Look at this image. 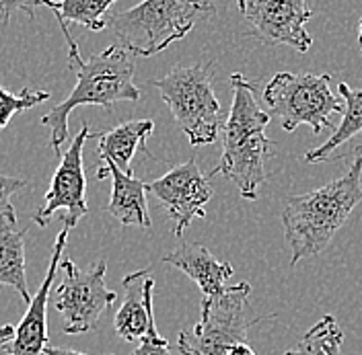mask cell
Instances as JSON below:
<instances>
[{
  "label": "cell",
  "instance_id": "1",
  "mask_svg": "<svg viewBox=\"0 0 362 355\" xmlns=\"http://www.w3.org/2000/svg\"><path fill=\"white\" fill-rule=\"evenodd\" d=\"M233 105L226 117L221 140L223 155L221 162L208 173L210 177L221 175L235 183L241 198L257 200L259 185L266 183V160L274 156L272 142L266 136L270 113L257 103V83L247 80L241 72L230 74Z\"/></svg>",
  "mask_w": 362,
  "mask_h": 355
},
{
  "label": "cell",
  "instance_id": "2",
  "mask_svg": "<svg viewBox=\"0 0 362 355\" xmlns=\"http://www.w3.org/2000/svg\"><path fill=\"white\" fill-rule=\"evenodd\" d=\"M361 201L362 146H358L350 169L341 177L315 191L286 198L282 224L293 253L291 267L307 257L321 255Z\"/></svg>",
  "mask_w": 362,
  "mask_h": 355
},
{
  "label": "cell",
  "instance_id": "3",
  "mask_svg": "<svg viewBox=\"0 0 362 355\" xmlns=\"http://www.w3.org/2000/svg\"><path fill=\"white\" fill-rule=\"evenodd\" d=\"M76 85L66 99L42 117V124L49 128V148L56 156H62V144L68 138V117L83 105H97L112 112L115 103L138 101L140 89L134 85V54L122 44L107 45L103 52L81 60L74 66Z\"/></svg>",
  "mask_w": 362,
  "mask_h": 355
},
{
  "label": "cell",
  "instance_id": "4",
  "mask_svg": "<svg viewBox=\"0 0 362 355\" xmlns=\"http://www.w3.org/2000/svg\"><path fill=\"white\" fill-rule=\"evenodd\" d=\"M214 13L216 6L210 0H142L134 8L110 15L107 27L117 44L134 56L151 58L183 40L196 23Z\"/></svg>",
  "mask_w": 362,
  "mask_h": 355
},
{
  "label": "cell",
  "instance_id": "5",
  "mask_svg": "<svg viewBox=\"0 0 362 355\" xmlns=\"http://www.w3.org/2000/svg\"><path fill=\"white\" fill-rule=\"evenodd\" d=\"M210 70L212 62L194 64L175 68L167 76L151 80L192 146L214 144L226 121L212 89Z\"/></svg>",
  "mask_w": 362,
  "mask_h": 355
},
{
  "label": "cell",
  "instance_id": "6",
  "mask_svg": "<svg viewBox=\"0 0 362 355\" xmlns=\"http://www.w3.org/2000/svg\"><path fill=\"white\" fill-rule=\"evenodd\" d=\"M264 103L280 119L284 132L309 126L315 136L332 128V115L346 109L339 92L332 90V76L311 72H278L264 90Z\"/></svg>",
  "mask_w": 362,
  "mask_h": 355
},
{
  "label": "cell",
  "instance_id": "7",
  "mask_svg": "<svg viewBox=\"0 0 362 355\" xmlns=\"http://www.w3.org/2000/svg\"><path fill=\"white\" fill-rule=\"evenodd\" d=\"M249 294L251 286L241 282L218 296H204L200 323L177 335L180 355H228L237 343L247 341L251 325L262 320L247 316Z\"/></svg>",
  "mask_w": 362,
  "mask_h": 355
},
{
  "label": "cell",
  "instance_id": "8",
  "mask_svg": "<svg viewBox=\"0 0 362 355\" xmlns=\"http://www.w3.org/2000/svg\"><path fill=\"white\" fill-rule=\"evenodd\" d=\"M62 282L56 288V311L62 316V331L83 335L95 331L99 318L110 311L117 294L107 288V263L99 261L89 269H81L74 261L62 259Z\"/></svg>",
  "mask_w": 362,
  "mask_h": 355
},
{
  "label": "cell",
  "instance_id": "9",
  "mask_svg": "<svg viewBox=\"0 0 362 355\" xmlns=\"http://www.w3.org/2000/svg\"><path fill=\"white\" fill-rule=\"evenodd\" d=\"M97 133H90L89 124L83 121L78 133L72 138L70 146L64 155L60 156V164L52 177L49 189L45 193L42 207L31 216V222L37 226H47V222L62 212V222L66 228H74L89 214L87 205V177H85V164H83V150L89 138Z\"/></svg>",
  "mask_w": 362,
  "mask_h": 355
},
{
  "label": "cell",
  "instance_id": "10",
  "mask_svg": "<svg viewBox=\"0 0 362 355\" xmlns=\"http://www.w3.org/2000/svg\"><path fill=\"white\" fill-rule=\"evenodd\" d=\"M239 13L255 37L272 45H286L305 54L313 45L307 23L313 17L309 0H237Z\"/></svg>",
  "mask_w": 362,
  "mask_h": 355
},
{
  "label": "cell",
  "instance_id": "11",
  "mask_svg": "<svg viewBox=\"0 0 362 355\" xmlns=\"http://www.w3.org/2000/svg\"><path fill=\"white\" fill-rule=\"evenodd\" d=\"M210 175H202L194 158L173 167L167 175L153 183H146L165 214L173 222V234L181 239L185 228L194 220L206 216V203L212 198V187L208 183Z\"/></svg>",
  "mask_w": 362,
  "mask_h": 355
},
{
  "label": "cell",
  "instance_id": "12",
  "mask_svg": "<svg viewBox=\"0 0 362 355\" xmlns=\"http://www.w3.org/2000/svg\"><path fill=\"white\" fill-rule=\"evenodd\" d=\"M68 232L70 228H62L56 236V243L52 248L49 267L45 271L44 282L40 289L33 294L31 302L27 304V312L21 323L15 327V339L4 347L6 355H45L47 347V302H49V289L54 286V277L58 273V267L62 263V255L66 248Z\"/></svg>",
  "mask_w": 362,
  "mask_h": 355
},
{
  "label": "cell",
  "instance_id": "13",
  "mask_svg": "<svg viewBox=\"0 0 362 355\" xmlns=\"http://www.w3.org/2000/svg\"><path fill=\"white\" fill-rule=\"evenodd\" d=\"M124 300L119 311L115 312L113 327L128 343H140L148 337H160L155 325V311H153V289H155V275L151 269H140L128 273L122 279Z\"/></svg>",
  "mask_w": 362,
  "mask_h": 355
},
{
  "label": "cell",
  "instance_id": "14",
  "mask_svg": "<svg viewBox=\"0 0 362 355\" xmlns=\"http://www.w3.org/2000/svg\"><path fill=\"white\" fill-rule=\"evenodd\" d=\"M165 263L177 267L189 279L198 284L204 296L212 298L226 289V282L233 277L235 269L226 261H218L204 244L183 243L175 251L163 257Z\"/></svg>",
  "mask_w": 362,
  "mask_h": 355
},
{
  "label": "cell",
  "instance_id": "15",
  "mask_svg": "<svg viewBox=\"0 0 362 355\" xmlns=\"http://www.w3.org/2000/svg\"><path fill=\"white\" fill-rule=\"evenodd\" d=\"M103 164L110 169L112 179V198L107 203V212L124 226L151 228L153 224L146 203V183L132 175H126L112 160H103Z\"/></svg>",
  "mask_w": 362,
  "mask_h": 355
},
{
  "label": "cell",
  "instance_id": "16",
  "mask_svg": "<svg viewBox=\"0 0 362 355\" xmlns=\"http://www.w3.org/2000/svg\"><path fill=\"white\" fill-rule=\"evenodd\" d=\"M155 132L153 119H132L115 126L105 133H97V150L101 160H112L113 164L124 171L126 175H132V160L138 148H142L146 155V140Z\"/></svg>",
  "mask_w": 362,
  "mask_h": 355
},
{
  "label": "cell",
  "instance_id": "17",
  "mask_svg": "<svg viewBox=\"0 0 362 355\" xmlns=\"http://www.w3.org/2000/svg\"><path fill=\"white\" fill-rule=\"evenodd\" d=\"M56 19L60 23V29L66 37L68 44V66H74L81 62V52L74 42L68 23H78L90 31H103L107 27V11L117 0H56Z\"/></svg>",
  "mask_w": 362,
  "mask_h": 355
},
{
  "label": "cell",
  "instance_id": "18",
  "mask_svg": "<svg viewBox=\"0 0 362 355\" xmlns=\"http://www.w3.org/2000/svg\"><path fill=\"white\" fill-rule=\"evenodd\" d=\"M25 230L0 226V286L13 288L25 304L31 302V291L25 275Z\"/></svg>",
  "mask_w": 362,
  "mask_h": 355
},
{
  "label": "cell",
  "instance_id": "19",
  "mask_svg": "<svg viewBox=\"0 0 362 355\" xmlns=\"http://www.w3.org/2000/svg\"><path fill=\"white\" fill-rule=\"evenodd\" d=\"M338 92L346 103V109L341 113V124L327 142H323L321 146H317L305 155V162L313 164V162L329 160L338 146L362 133V89H350L346 83H339Z\"/></svg>",
  "mask_w": 362,
  "mask_h": 355
},
{
  "label": "cell",
  "instance_id": "20",
  "mask_svg": "<svg viewBox=\"0 0 362 355\" xmlns=\"http://www.w3.org/2000/svg\"><path fill=\"white\" fill-rule=\"evenodd\" d=\"M344 331L339 329L336 316L325 314L315 323L300 341L282 355H341Z\"/></svg>",
  "mask_w": 362,
  "mask_h": 355
},
{
  "label": "cell",
  "instance_id": "21",
  "mask_svg": "<svg viewBox=\"0 0 362 355\" xmlns=\"http://www.w3.org/2000/svg\"><path fill=\"white\" fill-rule=\"evenodd\" d=\"M49 99L47 90L23 89L21 92H11L0 85V130H6L11 119L17 113H25Z\"/></svg>",
  "mask_w": 362,
  "mask_h": 355
},
{
  "label": "cell",
  "instance_id": "22",
  "mask_svg": "<svg viewBox=\"0 0 362 355\" xmlns=\"http://www.w3.org/2000/svg\"><path fill=\"white\" fill-rule=\"evenodd\" d=\"M27 183L19 177L0 175V226L17 228V214L13 207V195Z\"/></svg>",
  "mask_w": 362,
  "mask_h": 355
},
{
  "label": "cell",
  "instance_id": "23",
  "mask_svg": "<svg viewBox=\"0 0 362 355\" xmlns=\"http://www.w3.org/2000/svg\"><path fill=\"white\" fill-rule=\"evenodd\" d=\"M40 4H42V0H0V29H4L11 23V17L19 11L27 13L33 19L35 8Z\"/></svg>",
  "mask_w": 362,
  "mask_h": 355
},
{
  "label": "cell",
  "instance_id": "24",
  "mask_svg": "<svg viewBox=\"0 0 362 355\" xmlns=\"http://www.w3.org/2000/svg\"><path fill=\"white\" fill-rule=\"evenodd\" d=\"M132 355H171V349H169V343L167 339L163 337H148L144 341L138 343Z\"/></svg>",
  "mask_w": 362,
  "mask_h": 355
},
{
  "label": "cell",
  "instance_id": "25",
  "mask_svg": "<svg viewBox=\"0 0 362 355\" xmlns=\"http://www.w3.org/2000/svg\"><path fill=\"white\" fill-rule=\"evenodd\" d=\"M13 339H15V327L13 325L0 327V351H4V347L8 343H13Z\"/></svg>",
  "mask_w": 362,
  "mask_h": 355
},
{
  "label": "cell",
  "instance_id": "26",
  "mask_svg": "<svg viewBox=\"0 0 362 355\" xmlns=\"http://www.w3.org/2000/svg\"><path fill=\"white\" fill-rule=\"evenodd\" d=\"M228 355H257V354H255V349L249 345L247 341H243V343H237V345L228 351Z\"/></svg>",
  "mask_w": 362,
  "mask_h": 355
},
{
  "label": "cell",
  "instance_id": "27",
  "mask_svg": "<svg viewBox=\"0 0 362 355\" xmlns=\"http://www.w3.org/2000/svg\"><path fill=\"white\" fill-rule=\"evenodd\" d=\"M45 355H87L81 354V351H74V349H64V347H45ZM112 355V354H107Z\"/></svg>",
  "mask_w": 362,
  "mask_h": 355
},
{
  "label": "cell",
  "instance_id": "28",
  "mask_svg": "<svg viewBox=\"0 0 362 355\" xmlns=\"http://www.w3.org/2000/svg\"><path fill=\"white\" fill-rule=\"evenodd\" d=\"M42 4H44V6H49L52 11H56V4H58V2H56V0H42Z\"/></svg>",
  "mask_w": 362,
  "mask_h": 355
},
{
  "label": "cell",
  "instance_id": "29",
  "mask_svg": "<svg viewBox=\"0 0 362 355\" xmlns=\"http://www.w3.org/2000/svg\"><path fill=\"white\" fill-rule=\"evenodd\" d=\"M358 31H361V33H358V44H361V54H362V19L361 23H358Z\"/></svg>",
  "mask_w": 362,
  "mask_h": 355
}]
</instances>
